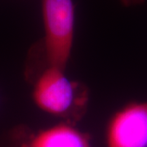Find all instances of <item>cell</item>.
<instances>
[{
    "label": "cell",
    "mask_w": 147,
    "mask_h": 147,
    "mask_svg": "<svg viewBox=\"0 0 147 147\" xmlns=\"http://www.w3.org/2000/svg\"><path fill=\"white\" fill-rule=\"evenodd\" d=\"M122 4L126 7H131V6H136L142 4L145 2V0H120Z\"/></svg>",
    "instance_id": "obj_5"
},
{
    "label": "cell",
    "mask_w": 147,
    "mask_h": 147,
    "mask_svg": "<svg viewBox=\"0 0 147 147\" xmlns=\"http://www.w3.org/2000/svg\"><path fill=\"white\" fill-rule=\"evenodd\" d=\"M42 15L44 37L41 42L46 65L65 69L74 42L73 0H42Z\"/></svg>",
    "instance_id": "obj_2"
},
{
    "label": "cell",
    "mask_w": 147,
    "mask_h": 147,
    "mask_svg": "<svg viewBox=\"0 0 147 147\" xmlns=\"http://www.w3.org/2000/svg\"><path fill=\"white\" fill-rule=\"evenodd\" d=\"M65 71L45 65L43 70L30 79L32 98L41 110L74 123L80 120L86 112L88 91L83 84L69 79Z\"/></svg>",
    "instance_id": "obj_1"
},
{
    "label": "cell",
    "mask_w": 147,
    "mask_h": 147,
    "mask_svg": "<svg viewBox=\"0 0 147 147\" xmlns=\"http://www.w3.org/2000/svg\"><path fill=\"white\" fill-rule=\"evenodd\" d=\"M21 147H92L88 134L64 122L31 133Z\"/></svg>",
    "instance_id": "obj_4"
},
{
    "label": "cell",
    "mask_w": 147,
    "mask_h": 147,
    "mask_svg": "<svg viewBox=\"0 0 147 147\" xmlns=\"http://www.w3.org/2000/svg\"><path fill=\"white\" fill-rule=\"evenodd\" d=\"M105 147H147V100L130 102L111 116Z\"/></svg>",
    "instance_id": "obj_3"
}]
</instances>
